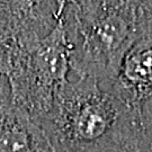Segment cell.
I'll return each instance as SVG.
<instances>
[{"mask_svg":"<svg viewBox=\"0 0 152 152\" xmlns=\"http://www.w3.org/2000/svg\"><path fill=\"white\" fill-rule=\"evenodd\" d=\"M91 78L65 81L35 123L53 152H124L139 115Z\"/></svg>","mask_w":152,"mask_h":152,"instance_id":"cell-1","label":"cell"},{"mask_svg":"<svg viewBox=\"0 0 152 152\" xmlns=\"http://www.w3.org/2000/svg\"><path fill=\"white\" fill-rule=\"evenodd\" d=\"M62 25L70 69L78 78H91L108 87L141 36L139 1H66Z\"/></svg>","mask_w":152,"mask_h":152,"instance_id":"cell-2","label":"cell"},{"mask_svg":"<svg viewBox=\"0 0 152 152\" xmlns=\"http://www.w3.org/2000/svg\"><path fill=\"white\" fill-rule=\"evenodd\" d=\"M70 49L62 25L29 46L19 58L10 77L12 102L34 122L49 112L59 88L68 81Z\"/></svg>","mask_w":152,"mask_h":152,"instance_id":"cell-3","label":"cell"},{"mask_svg":"<svg viewBox=\"0 0 152 152\" xmlns=\"http://www.w3.org/2000/svg\"><path fill=\"white\" fill-rule=\"evenodd\" d=\"M108 88L134 114L152 98V34H142L131 48Z\"/></svg>","mask_w":152,"mask_h":152,"instance_id":"cell-4","label":"cell"},{"mask_svg":"<svg viewBox=\"0 0 152 152\" xmlns=\"http://www.w3.org/2000/svg\"><path fill=\"white\" fill-rule=\"evenodd\" d=\"M0 152H53L38 125L12 98L0 106Z\"/></svg>","mask_w":152,"mask_h":152,"instance_id":"cell-5","label":"cell"},{"mask_svg":"<svg viewBox=\"0 0 152 152\" xmlns=\"http://www.w3.org/2000/svg\"><path fill=\"white\" fill-rule=\"evenodd\" d=\"M124 152H152V98L142 107Z\"/></svg>","mask_w":152,"mask_h":152,"instance_id":"cell-6","label":"cell"},{"mask_svg":"<svg viewBox=\"0 0 152 152\" xmlns=\"http://www.w3.org/2000/svg\"><path fill=\"white\" fill-rule=\"evenodd\" d=\"M139 14L142 34H152V1H139Z\"/></svg>","mask_w":152,"mask_h":152,"instance_id":"cell-7","label":"cell"}]
</instances>
